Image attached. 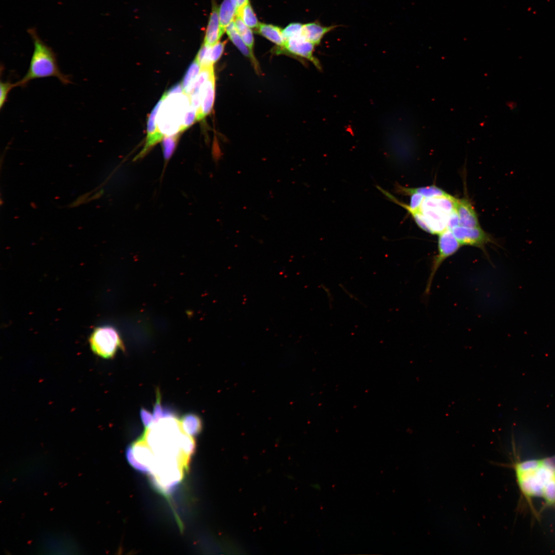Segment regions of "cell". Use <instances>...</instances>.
<instances>
[{
    "instance_id": "obj_1",
    "label": "cell",
    "mask_w": 555,
    "mask_h": 555,
    "mask_svg": "<svg viewBox=\"0 0 555 555\" xmlns=\"http://www.w3.org/2000/svg\"><path fill=\"white\" fill-rule=\"evenodd\" d=\"M196 447L176 416L162 418L133 443L131 464L149 474L154 487L168 496L184 476Z\"/></svg>"
},
{
    "instance_id": "obj_2",
    "label": "cell",
    "mask_w": 555,
    "mask_h": 555,
    "mask_svg": "<svg viewBox=\"0 0 555 555\" xmlns=\"http://www.w3.org/2000/svg\"><path fill=\"white\" fill-rule=\"evenodd\" d=\"M522 497L534 516L532 498L543 500L545 507H555V454L539 458L516 459L510 465Z\"/></svg>"
},
{
    "instance_id": "obj_3",
    "label": "cell",
    "mask_w": 555,
    "mask_h": 555,
    "mask_svg": "<svg viewBox=\"0 0 555 555\" xmlns=\"http://www.w3.org/2000/svg\"><path fill=\"white\" fill-rule=\"evenodd\" d=\"M28 32L33 41V51L27 71L15 82L16 87H24L32 80L48 77H55L64 85L70 83L69 76L60 70L52 49L40 39L34 29H29Z\"/></svg>"
},
{
    "instance_id": "obj_4",
    "label": "cell",
    "mask_w": 555,
    "mask_h": 555,
    "mask_svg": "<svg viewBox=\"0 0 555 555\" xmlns=\"http://www.w3.org/2000/svg\"><path fill=\"white\" fill-rule=\"evenodd\" d=\"M164 93L165 103L163 101L160 106L157 123L158 130L164 137L181 133L185 113L191 104L190 97L184 92L168 96Z\"/></svg>"
},
{
    "instance_id": "obj_5",
    "label": "cell",
    "mask_w": 555,
    "mask_h": 555,
    "mask_svg": "<svg viewBox=\"0 0 555 555\" xmlns=\"http://www.w3.org/2000/svg\"><path fill=\"white\" fill-rule=\"evenodd\" d=\"M89 343L91 351L97 356L105 359L114 358L119 349L125 350L118 331L109 325L95 328L89 337Z\"/></svg>"
},
{
    "instance_id": "obj_6",
    "label": "cell",
    "mask_w": 555,
    "mask_h": 555,
    "mask_svg": "<svg viewBox=\"0 0 555 555\" xmlns=\"http://www.w3.org/2000/svg\"><path fill=\"white\" fill-rule=\"evenodd\" d=\"M461 246H462L450 229H446L438 234V252L432 262L424 291L425 295H428L430 293L434 278L441 265L447 258L454 254Z\"/></svg>"
},
{
    "instance_id": "obj_7",
    "label": "cell",
    "mask_w": 555,
    "mask_h": 555,
    "mask_svg": "<svg viewBox=\"0 0 555 555\" xmlns=\"http://www.w3.org/2000/svg\"><path fill=\"white\" fill-rule=\"evenodd\" d=\"M419 211L422 215L432 234H439L447 229L449 215L436 205L434 198H424Z\"/></svg>"
},
{
    "instance_id": "obj_8",
    "label": "cell",
    "mask_w": 555,
    "mask_h": 555,
    "mask_svg": "<svg viewBox=\"0 0 555 555\" xmlns=\"http://www.w3.org/2000/svg\"><path fill=\"white\" fill-rule=\"evenodd\" d=\"M451 231L461 246L475 247L485 252L487 244L494 243L493 238L480 226L469 228L459 225Z\"/></svg>"
},
{
    "instance_id": "obj_9",
    "label": "cell",
    "mask_w": 555,
    "mask_h": 555,
    "mask_svg": "<svg viewBox=\"0 0 555 555\" xmlns=\"http://www.w3.org/2000/svg\"><path fill=\"white\" fill-rule=\"evenodd\" d=\"M315 45L305 39L302 35L291 38L285 41L284 46L278 49L282 52L305 58L311 62L319 69L321 66L319 60L313 55Z\"/></svg>"
},
{
    "instance_id": "obj_10",
    "label": "cell",
    "mask_w": 555,
    "mask_h": 555,
    "mask_svg": "<svg viewBox=\"0 0 555 555\" xmlns=\"http://www.w3.org/2000/svg\"><path fill=\"white\" fill-rule=\"evenodd\" d=\"M164 98V97L163 95L161 99L155 106L149 116L147 121V136L145 144L143 150L138 156V157L143 156L151 147L159 142L160 140H162L164 137V136L158 130L156 119L159 112L158 110L162 103Z\"/></svg>"
},
{
    "instance_id": "obj_11",
    "label": "cell",
    "mask_w": 555,
    "mask_h": 555,
    "mask_svg": "<svg viewBox=\"0 0 555 555\" xmlns=\"http://www.w3.org/2000/svg\"><path fill=\"white\" fill-rule=\"evenodd\" d=\"M215 80L214 75L208 79L200 89V108L196 120L205 118L211 112L214 102Z\"/></svg>"
},
{
    "instance_id": "obj_12",
    "label": "cell",
    "mask_w": 555,
    "mask_h": 555,
    "mask_svg": "<svg viewBox=\"0 0 555 555\" xmlns=\"http://www.w3.org/2000/svg\"><path fill=\"white\" fill-rule=\"evenodd\" d=\"M455 209L459 217L460 226L469 228L480 226L477 213L468 199L456 198Z\"/></svg>"
},
{
    "instance_id": "obj_13",
    "label": "cell",
    "mask_w": 555,
    "mask_h": 555,
    "mask_svg": "<svg viewBox=\"0 0 555 555\" xmlns=\"http://www.w3.org/2000/svg\"><path fill=\"white\" fill-rule=\"evenodd\" d=\"M218 7L215 1H213L212 9L206 28L203 42L205 44L208 45H213L219 41L220 39L223 35L220 28Z\"/></svg>"
},
{
    "instance_id": "obj_14",
    "label": "cell",
    "mask_w": 555,
    "mask_h": 555,
    "mask_svg": "<svg viewBox=\"0 0 555 555\" xmlns=\"http://www.w3.org/2000/svg\"><path fill=\"white\" fill-rule=\"evenodd\" d=\"M338 26L337 25L323 26L319 21H316L303 24L302 34L307 41L316 46L320 44L326 34Z\"/></svg>"
},
{
    "instance_id": "obj_15",
    "label": "cell",
    "mask_w": 555,
    "mask_h": 555,
    "mask_svg": "<svg viewBox=\"0 0 555 555\" xmlns=\"http://www.w3.org/2000/svg\"><path fill=\"white\" fill-rule=\"evenodd\" d=\"M256 29V32L274 43L279 48H282L285 44L283 29L279 26L272 24L260 23Z\"/></svg>"
},
{
    "instance_id": "obj_16",
    "label": "cell",
    "mask_w": 555,
    "mask_h": 555,
    "mask_svg": "<svg viewBox=\"0 0 555 555\" xmlns=\"http://www.w3.org/2000/svg\"><path fill=\"white\" fill-rule=\"evenodd\" d=\"M226 33L227 34L229 39L231 41L233 44L237 48V49L240 51V52L245 57L248 58L252 64L254 66V67L257 70H258V62L256 59L254 58L249 50L247 46L246 45L238 32H237L236 27L235 26L234 22L231 23L226 28Z\"/></svg>"
},
{
    "instance_id": "obj_17",
    "label": "cell",
    "mask_w": 555,
    "mask_h": 555,
    "mask_svg": "<svg viewBox=\"0 0 555 555\" xmlns=\"http://www.w3.org/2000/svg\"><path fill=\"white\" fill-rule=\"evenodd\" d=\"M218 15L221 30L224 34L227 27L234 22L237 15V9L231 0H223L218 7Z\"/></svg>"
},
{
    "instance_id": "obj_18",
    "label": "cell",
    "mask_w": 555,
    "mask_h": 555,
    "mask_svg": "<svg viewBox=\"0 0 555 555\" xmlns=\"http://www.w3.org/2000/svg\"><path fill=\"white\" fill-rule=\"evenodd\" d=\"M396 190L398 193L402 195H410L413 193H417L422 195L424 198L438 197L449 194L435 186L409 188L397 185Z\"/></svg>"
},
{
    "instance_id": "obj_19",
    "label": "cell",
    "mask_w": 555,
    "mask_h": 555,
    "mask_svg": "<svg viewBox=\"0 0 555 555\" xmlns=\"http://www.w3.org/2000/svg\"><path fill=\"white\" fill-rule=\"evenodd\" d=\"M179 420L182 429L187 434L194 436L201 432L202 423L197 415L189 413L183 415Z\"/></svg>"
},
{
    "instance_id": "obj_20",
    "label": "cell",
    "mask_w": 555,
    "mask_h": 555,
    "mask_svg": "<svg viewBox=\"0 0 555 555\" xmlns=\"http://www.w3.org/2000/svg\"><path fill=\"white\" fill-rule=\"evenodd\" d=\"M234 23L237 32L250 50L252 56L255 59L253 52L254 40L251 29L247 26L237 15L234 21Z\"/></svg>"
},
{
    "instance_id": "obj_21",
    "label": "cell",
    "mask_w": 555,
    "mask_h": 555,
    "mask_svg": "<svg viewBox=\"0 0 555 555\" xmlns=\"http://www.w3.org/2000/svg\"><path fill=\"white\" fill-rule=\"evenodd\" d=\"M245 24L251 29H256L260 22L254 13L250 1L237 10V15Z\"/></svg>"
},
{
    "instance_id": "obj_22",
    "label": "cell",
    "mask_w": 555,
    "mask_h": 555,
    "mask_svg": "<svg viewBox=\"0 0 555 555\" xmlns=\"http://www.w3.org/2000/svg\"><path fill=\"white\" fill-rule=\"evenodd\" d=\"M201 66L197 61L194 60L189 66L182 81V86L184 93L188 94L191 87L200 72Z\"/></svg>"
},
{
    "instance_id": "obj_23",
    "label": "cell",
    "mask_w": 555,
    "mask_h": 555,
    "mask_svg": "<svg viewBox=\"0 0 555 555\" xmlns=\"http://www.w3.org/2000/svg\"><path fill=\"white\" fill-rule=\"evenodd\" d=\"M161 394L159 388L156 391V399L153 408V417L154 423L157 422L162 418L167 417L176 416L174 412L169 409L164 408L162 406L161 402Z\"/></svg>"
},
{
    "instance_id": "obj_24",
    "label": "cell",
    "mask_w": 555,
    "mask_h": 555,
    "mask_svg": "<svg viewBox=\"0 0 555 555\" xmlns=\"http://www.w3.org/2000/svg\"><path fill=\"white\" fill-rule=\"evenodd\" d=\"M179 136V133L171 135L164 136L162 139V148L164 154V157L165 159H168L172 155L174 152L178 138Z\"/></svg>"
},
{
    "instance_id": "obj_25",
    "label": "cell",
    "mask_w": 555,
    "mask_h": 555,
    "mask_svg": "<svg viewBox=\"0 0 555 555\" xmlns=\"http://www.w3.org/2000/svg\"><path fill=\"white\" fill-rule=\"evenodd\" d=\"M302 26L303 24L299 23H292L288 25L283 29L285 41L288 39L302 35Z\"/></svg>"
},
{
    "instance_id": "obj_26",
    "label": "cell",
    "mask_w": 555,
    "mask_h": 555,
    "mask_svg": "<svg viewBox=\"0 0 555 555\" xmlns=\"http://www.w3.org/2000/svg\"><path fill=\"white\" fill-rule=\"evenodd\" d=\"M16 87L15 83H12L9 81H2L0 82V108L2 109L7 101L9 92L14 87Z\"/></svg>"
},
{
    "instance_id": "obj_27",
    "label": "cell",
    "mask_w": 555,
    "mask_h": 555,
    "mask_svg": "<svg viewBox=\"0 0 555 555\" xmlns=\"http://www.w3.org/2000/svg\"><path fill=\"white\" fill-rule=\"evenodd\" d=\"M196 110L191 104L187 109L181 127V132L189 127L196 120Z\"/></svg>"
},
{
    "instance_id": "obj_28",
    "label": "cell",
    "mask_w": 555,
    "mask_h": 555,
    "mask_svg": "<svg viewBox=\"0 0 555 555\" xmlns=\"http://www.w3.org/2000/svg\"><path fill=\"white\" fill-rule=\"evenodd\" d=\"M140 416L145 429L150 428L154 423L153 415L145 408H141Z\"/></svg>"
},
{
    "instance_id": "obj_29",
    "label": "cell",
    "mask_w": 555,
    "mask_h": 555,
    "mask_svg": "<svg viewBox=\"0 0 555 555\" xmlns=\"http://www.w3.org/2000/svg\"><path fill=\"white\" fill-rule=\"evenodd\" d=\"M459 225V217L456 209H455L449 215L447 221V229L452 230Z\"/></svg>"
},
{
    "instance_id": "obj_30",
    "label": "cell",
    "mask_w": 555,
    "mask_h": 555,
    "mask_svg": "<svg viewBox=\"0 0 555 555\" xmlns=\"http://www.w3.org/2000/svg\"><path fill=\"white\" fill-rule=\"evenodd\" d=\"M165 92L168 96L170 95L183 93L184 92L182 84L180 83H178L172 87L170 89H169Z\"/></svg>"
},
{
    "instance_id": "obj_31",
    "label": "cell",
    "mask_w": 555,
    "mask_h": 555,
    "mask_svg": "<svg viewBox=\"0 0 555 555\" xmlns=\"http://www.w3.org/2000/svg\"><path fill=\"white\" fill-rule=\"evenodd\" d=\"M237 10L249 2V0H231Z\"/></svg>"
}]
</instances>
